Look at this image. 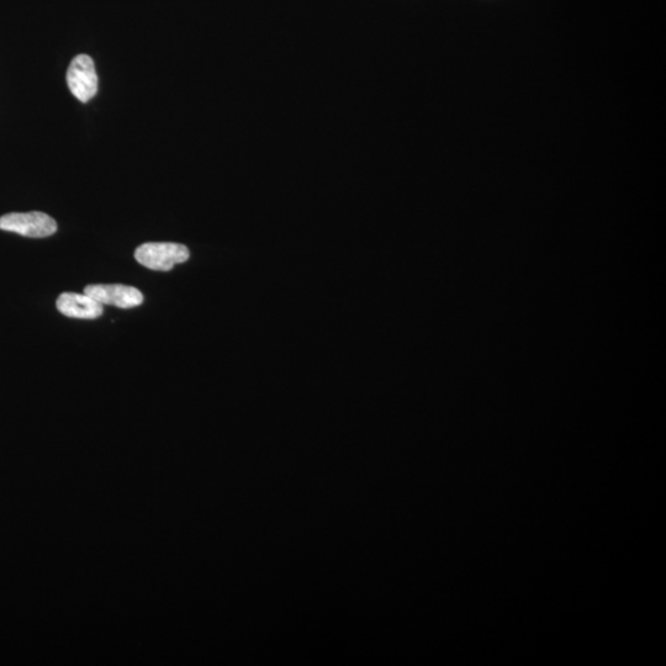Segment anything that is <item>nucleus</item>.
<instances>
[{"label": "nucleus", "mask_w": 666, "mask_h": 666, "mask_svg": "<svg viewBox=\"0 0 666 666\" xmlns=\"http://www.w3.org/2000/svg\"><path fill=\"white\" fill-rule=\"evenodd\" d=\"M71 93L79 102L88 103L98 92V76L94 62L88 55L74 57L67 72Z\"/></svg>", "instance_id": "obj_3"}, {"label": "nucleus", "mask_w": 666, "mask_h": 666, "mask_svg": "<svg viewBox=\"0 0 666 666\" xmlns=\"http://www.w3.org/2000/svg\"><path fill=\"white\" fill-rule=\"evenodd\" d=\"M56 305L62 315L73 319L94 320L104 313L103 305L86 293H63Z\"/></svg>", "instance_id": "obj_5"}, {"label": "nucleus", "mask_w": 666, "mask_h": 666, "mask_svg": "<svg viewBox=\"0 0 666 666\" xmlns=\"http://www.w3.org/2000/svg\"><path fill=\"white\" fill-rule=\"evenodd\" d=\"M0 230L14 232L33 239H44L54 235L57 231V222L51 216L31 211V213H12L0 218Z\"/></svg>", "instance_id": "obj_2"}, {"label": "nucleus", "mask_w": 666, "mask_h": 666, "mask_svg": "<svg viewBox=\"0 0 666 666\" xmlns=\"http://www.w3.org/2000/svg\"><path fill=\"white\" fill-rule=\"evenodd\" d=\"M84 293L92 296L102 305L131 309L144 303V295L139 289L123 284H93L84 288Z\"/></svg>", "instance_id": "obj_4"}, {"label": "nucleus", "mask_w": 666, "mask_h": 666, "mask_svg": "<svg viewBox=\"0 0 666 666\" xmlns=\"http://www.w3.org/2000/svg\"><path fill=\"white\" fill-rule=\"evenodd\" d=\"M190 253L179 243L148 242L137 248L136 261L152 271L168 272L176 264L187 262Z\"/></svg>", "instance_id": "obj_1"}]
</instances>
